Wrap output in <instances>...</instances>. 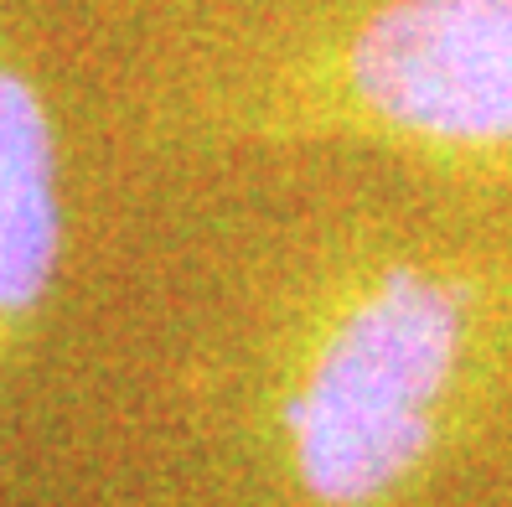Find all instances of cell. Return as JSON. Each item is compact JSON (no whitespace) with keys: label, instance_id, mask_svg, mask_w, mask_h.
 <instances>
[{"label":"cell","instance_id":"cell-3","mask_svg":"<svg viewBox=\"0 0 512 507\" xmlns=\"http://www.w3.org/2000/svg\"><path fill=\"white\" fill-rule=\"evenodd\" d=\"M63 161L42 88L0 57V357L37 326L63 280Z\"/></svg>","mask_w":512,"mask_h":507},{"label":"cell","instance_id":"cell-4","mask_svg":"<svg viewBox=\"0 0 512 507\" xmlns=\"http://www.w3.org/2000/svg\"><path fill=\"white\" fill-rule=\"evenodd\" d=\"M507 507H512V497H507Z\"/></svg>","mask_w":512,"mask_h":507},{"label":"cell","instance_id":"cell-2","mask_svg":"<svg viewBox=\"0 0 512 507\" xmlns=\"http://www.w3.org/2000/svg\"><path fill=\"white\" fill-rule=\"evenodd\" d=\"M182 130L207 171L368 166L512 213V0H207Z\"/></svg>","mask_w":512,"mask_h":507},{"label":"cell","instance_id":"cell-1","mask_svg":"<svg viewBox=\"0 0 512 507\" xmlns=\"http://www.w3.org/2000/svg\"><path fill=\"white\" fill-rule=\"evenodd\" d=\"M166 347L171 507H507L512 213L233 166Z\"/></svg>","mask_w":512,"mask_h":507}]
</instances>
